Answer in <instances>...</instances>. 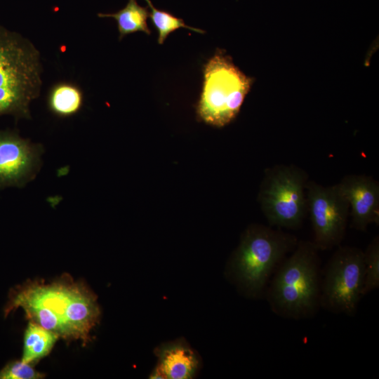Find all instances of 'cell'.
<instances>
[{
  "label": "cell",
  "instance_id": "1",
  "mask_svg": "<svg viewBox=\"0 0 379 379\" xmlns=\"http://www.w3.org/2000/svg\"><path fill=\"white\" fill-rule=\"evenodd\" d=\"M19 308L29 321L53 332L59 338L85 343L100 316L95 294L68 274L48 282L28 280L12 288L4 316Z\"/></svg>",
  "mask_w": 379,
  "mask_h": 379
},
{
  "label": "cell",
  "instance_id": "2",
  "mask_svg": "<svg viewBox=\"0 0 379 379\" xmlns=\"http://www.w3.org/2000/svg\"><path fill=\"white\" fill-rule=\"evenodd\" d=\"M318 251L312 241H298L278 266L265 294L274 314L301 320L313 317L321 308Z\"/></svg>",
  "mask_w": 379,
  "mask_h": 379
},
{
  "label": "cell",
  "instance_id": "3",
  "mask_svg": "<svg viewBox=\"0 0 379 379\" xmlns=\"http://www.w3.org/2000/svg\"><path fill=\"white\" fill-rule=\"evenodd\" d=\"M298 242L294 235L281 228L251 225L243 233L228 262L227 276L244 296L265 297L275 270Z\"/></svg>",
  "mask_w": 379,
  "mask_h": 379
},
{
  "label": "cell",
  "instance_id": "4",
  "mask_svg": "<svg viewBox=\"0 0 379 379\" xmlns=\"http://www.w3.org/2000/svg\"><path fill=\"white\" fill-rule=\"evenodd\" d=\"M40 54L19 34L0 26V116L30 119L41 86Z\"/></svg>",
  "mask_w": 379,
  "mask_h": 379
},
{
  "label": "cell",
  "instance_id": "5",
  "mask_svg": "<svg viewBox=\"0 0 379 379\" xmlns=\"http://www.w3.org/2000/svg\"><path fill=\"white\" fill-rule=\"evenodd\" d=\"M253 79L218 51L204 67V84L197 112L200 119L216 127L230 124L238 114Z\"/></svg>",
  "mask_w": 379,
  "mask_h": 379
},
{
  "label": "cell",
  "instance_id": "6",
  "mask_svg": "<svg viewBox=\"0 0 379 379\" xmlns=\"http://www.w3.org/2000/svg\"><path fill=\"white\" fill-rule=\"evenodd\" d=\"M307 176L293 165H277L265 173L258 201L270 226L298 229L307 213Z\"/></svg>",
  "mask_w": 379,
  "mask_h": 379
},
{
  "label": "cell",
  "instance_id": "7",
  "mask_svg": "<svg viewBox=\"0 0 379 379\" xmlns=\"http://www.w3.org/2000/svg\"><path fill=\"white\" fill-rule=\"evenodd\" d=\"M364 280V251L338 246L321 276L320 307L333 314L355 315Z\"/></svg>",
  "mask_w": 379,
  "mask_h": 379
},
{
  "label": "cell",
  "instance_id": "8",
  "mask_svg": "<svg viewBox=\"0 0 379 379\" xmlns=\"http://www.w3.org/2000/svg\"><path fill=\"white\" fill-rule=\"evenodd\" d=\"M307 208L313 231L312 243L319 251L340 245L345 235L350 206L337 185L324 187L314 181L306 185Z\"/></svg>",
  "mask_w": 379,
  "mask_h": 379
},
{
  "label": "cell",
  "instance_id": "9",
  "mask_svg": "<svg viewBox=\"0 0 379 379\" xmlns=\"http://www.w3.org/2000/svg\"><path fill=\"white\" fill-rule=\"evenodd\" d=\"M43 147L21 138L14 131H0V189L22 187L32 180L41 166Z\"/></svg>",
  "mask_w": 379,
  "mask_h": 379
},
{
  "label": "cell",
  "instance_id": "10",
  "mask_svg": "<svg viewBox=\"0 0 379 379\" xmlns=\"http://www.w3.org/2000/svg\"><path fill=\"white\" fill-rule=\"evenodd\" d=\"M350 206L351 225L366 232L368 225L379 224V183L371 176L348 175L336 184Z\"/></svg>",
  "mask_w": 379,
  "mask_h": 379
},
{
  "label": "cell",
  "instance_id": "11",
  "mask_svg": "<svg viewBox=\"0 0 379 379\" xmlns=\"http://www.w3.org/2000/svg\"><path fill=\"white\" fill-rule=\"evenodd\" d=\"M155 354L158 358L155 368L164 378H192L199 366L197 354L182 340L161 345L155 349Z\"/></svg>",
  "mask_w": 379,
  "mask_h": 379
},
{
  "label": "cell",
  "instance_id": "12",
  "mask_svg": "<svg viewBox=\"0 0 379 379\" xmlns=\"http://www.w3.org/2000/svg\"><path fill=\"white\" fill-rule=\"evenodd\" d=\"M84 105V94L74 84L60 82L53 85L47 97L48 110L60 118L76 115Z\"/></svg>",
  "mask_w": 379,
  "mask_h": 379
},
{
  "label": "cell",
  "instance_id": "13",
  "mask_svg": "<svg viewBox=\"0 0 379 379\" xmlns=\"http://www.w3.org/2000/svg\"><path fill=\"white\" fill-rule=\"evenodd\" d=\"M58 339L59 337L53 332L29 321L25 331L21 360L36 364L51 352Z\"/></svg>",
  "mask_w": 379,
  "mask_h": 379
},
{
  "label": "cell",
  "instance_id": "14",
  "mask_svg": "<svg viewBox=\"0 0 379 379\" xmlns=\"http://www.w3.org/2000/svg\"><path fill=\"white\" fill-rule=\"evenodd\" d=\"M149 15L148 7L140 6L136 0H128L126 6L116 13L98 14L100 18H112L117 21L119 40L136 32L149 35L151 31L147 24Z\"/></svg>",
  "mask_w": 379,
  "mask_h": 379
},
{
  "label": "cell",
  "instance_id": "15",
  "mask_svg": "<svg viewBox=\"0 0 379 379\" xmlns=\"http://www.w3.org/2000/svg\"><path fill=\"white\" fill-rule=\"evenodd\" d=\"M150 8L149 17L159 32L158 43L162 44L168 35L180 27H185L199 33L204 30L187 25L182 19L175 17L171 13L156 8L150 0H145Z\"/></svg>",
  "mask_w": 379,
  "mask_h": 379
},
{
  "label": "cell",
  "instance_id": "16",
  "mask_svg": "<svg viewBox=\"0 0 379 379\" xmlns=\"http://www.w3.org/2000/svg\"><path fill=\"white\" fill-rule=\"evenodd\" d=\"M363 296L379 287V237H375L364 251Z\"/></svg>",
  "mask_w": 379,
  "mask_h": 379
},
{
  "label": "cell",
  "instance_id": "17",
  "mask_svg": "<svg viewBox=\"0 0 379 379\" xmlns=\"http://www.w3.org/2000/svg\"><path fill=\"white\" fill-rule=\"evenodd\" d=\"M44 375L36 371L34 364L12 361L0 371V379H40Z\"/></svg>",
  "mask_w": 379,
  "mask_h": 379
}]
</instances>
